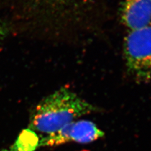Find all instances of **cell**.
Returning <instances> with one entry per match:
<instances>
[{
	"instance_id": "5",
	"label": "cell",
	"mask_w": 151,
	"mask_h": 151,
	"mask_svg": "<svg viewBox=\"0 0 151 151\" xmlns=\"http://www.w3.org/2000/svg\"><path fill=\"white\" fill-rule=\"evenodd\" d=\"M6 34V29L3 25L0 24V44L3 40V38Z\"/></svg>"
},
{
	"instance_id": "2",
	"label": "cell",
	"mask_w": 151,
	"mask_h": 151,
	"mask_svg": "<svg viewBox=\"0 0 151 151\" xmlns=\"http://www.w3.org/2000/svg\"><path fill=\"white\" fill-rule=\"evenodd\" d=\"M126 64L141 80L151 78V25L130 30L125 41Z\"/></svg>"
},
{
	"instance_id": "3",
	"label": "cell",
	"mask_w": 151,
	"mask_h": 151,
	"mask_svg": "<svg viewBox=\"0 0 151 151\" xmlns=\"http://www.w3.org/2000/svg\"><path fill=\"white\" fill-rule=\"evenodd\" d=\"M105 135L93 122L89 120L74 121L53 134L39 140L40 146H54L69 142L88 144L100 139Z\"/></svg>"
},
{
	"instance_id": "4",
	"label": "cell",
	"mask_w": 151,
	"mask_h": 151,
	"mask_svg": "<svg viewBox=\"0 0 151 151\" xmlns=\"http://www.w3.org/2000/svg\"><path fill=\"white\" fill-rule=\"evenodd\" d=\"M122 20L130 30L150 25L151 0H124L122 9Z\"/></svg>"
},
{
	"instance_id": "1",
	"label": "cell",
	"mask_w": 151,
	"mask_h": 151,
	"mask_svg": "<svg viewBox=\"0 0 151 151\" xmlns=\"http://www.w3.org/2000/svg\"><path fill=\"white\" fill-rule=\"evenodd\" d=\"M96 110L95 106L76 93L61 88L38 104L31 119L30 130L48 135Z\"/></svg>"
}]
</instances>
